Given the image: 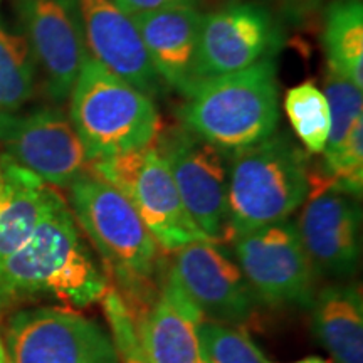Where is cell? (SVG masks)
Instances as JSON below:
<instances>
[{
    "label": "cell",
    "instance_id": "obj_7",
    "mask_svg": "<svg viewBox=\"0 0 363 363\" xmlns=\"http://www.w3.org/2000/svg\"><path fill=\"white\" fill-rule=\"evenodd\" d=\"M249 288L269 306H310L315 276L296 224L289 219L259 227L230 242Z\"/></svg>",
    "mask_w": 363,
    "mask_h": 363
},
{
    "label": "cell",
    "instance_id": "obj_15",
    "mask_svg": "<svg viewBox=\"0 0 363 363\" xmlns=\"http://www.w3.org/2000/svg\"><path fill=\"white\" fill-rule=\"evenodd\" d=\"M86 52L91 59L150 98L163 91L133 17L115 0H78Z\"/></svg>",
    "mask_w": 363,
    "mask_h": 363
},
{
    "label": "cell",
    "instance_id": "obj_10",
    "mask_svg": "<svg viewBox=\"0 0 363 363\" xmlns=\"http://www.w3.org/2000/svg\"><path fill=\"white\" fill-rule=\"evenodd\" d=\"M155 147L194 224L212 242H225L229 155L182 125L160 131Z\"/></svg>",
    "mask_w": 363,
    "mask_h": 363
},
{
    "label": "cell",
    "instance_id": "obj_28",
    "mask_svg": "<svg viewBox=\"0 0 363 363\" xmlns=\"http://www.w3.org/2000/svg\"><path fill=\"white\" fill-rule=\"evenodd\" d=\"M0 363H12L11 358H9L6 343H4L2 338H0Z\"/></svg>",
    "mask_w": 363,
    "mask_h": 363
},
{
    "label": "cell",
    "instance_id": "obj_9",
    "mask_svg": "<svg viewBox=\"0 0 363 363\" xmlns=\"http://www.w3.org/2000/svg\"><path fill=\"white\" fill-rule=\"evenodd\" d=\"M0 153L52 187L67 189L91 167L69 116L59 108L0 113Z\"/></svg>",
    "mask_w": 363,
    "mask_h": 363
},
{
    "label": "cell",
    "instance_id": "obj_21",
    "mask_svg": "<svg viewBox=\"0 0 363 363\" xmlns=\"http://www.w3.org/2000/svg\"><path fill=\"white\" fill-rule=\"evenodd\" d=\"M38 65L22 34L0 21V113H16L34 96Z\"/></svg>",
    "mask_w": 363,
    "mask_h": 363
},
{
    "label": "cell",
    "instance_id": "obj_4",
    "mask_svg": "<svg viewBox=\"0 0 363 363\" xmlns=\"http://www.w3.org/2000/svg\"><path fill=\"white\" fill-rule=\"evenodd\" d=\"M225 242L259 227L286 220L311 192L306 155L288 135L229 155Z\"/></svg>",
    "mask_w": 363,
    "mask_h": 363
},
{
    "label": "cell",
    "instance_id": "obj_13",
    "mask_svg": "<svg viewBox=\"0 0 363 363\" xmlns=\"http://www.w3.org/2000/svg\"><path fill=\"white\" fill-rule=\"evenodd\" d=\"M174 254L170 274L203 318L234 326L251 321L256 298L238 262L219 244L195 240Z\"/></svg>",
    "mask_w": 363,
    "mask_h": 363
},
{
    "label": "cell",
    "instance_id": "obj_6",
    "mask_svg": "<svg viewBox=\"0 0 363 363\" xmlns=\"http://www.w3.org/2000/svg\"><path fill=\"white\" fill-rule=\"evenodd\" d=\"M89 172L128 199L160 251L174 254L195 240H208L185 211L155 143L91 162Z\"/></svg>",
    "mask_w": 363,
    "mask_h": 363
},
{
    "label": "cell",
    "instance_id": "obj_11",
    "mask_svg": "<svg viewBox=\"0 0 363 363\" xmlns=\"http://www.w3.org/2000/svg\"><path fill=\"white\" fill-rule=\"evenodd\" d=\"M283 33L269 9L251 0H230L203 13L197 79L246 69L278 52Z\"/></svg>",
    "mask_w": 363,
    "mask_h": 363
},
{
    "label": "cell",
    "instance_id": "obj_18",
    "mask_svg": "<svg viewBox=\"0 0 363 363\" xmlns=\"http://www.w3.org/2000/svg\"><path fill=\"white\" fill-rule=\"evenodd\" d=\"M61 195L0 153V262L33 234Z\"/></svg>",
    "mask_w": 363,
    "mask_h": 363
},
{
    "label": "cell",
    "instance_id": "obj_22",
    "mask_svg": "<svg viewBox=\"0 0 363 363\" xmlns=\"http://www.w3.org/2000/svg\"><path fill=\"white\" fill-rule=\"evenodd\" d=\"M283 108L294 135L305 145L306 152L321 155L328 143L331 128L330 104L323 89L313 81L294 86L286 91Z\"/></svg>",
    "mask_w": 363,
    "mask_h": 363
},
{
    "label": "cell",
    "instance_id": "obj_19",
    "mask_svg": "<svg viewBox=\"0 0 363 363\" xmlns=\"http://www.w3.org/2000/svg\"><path fill=\"white\" fill-rule=\"evenodd\" d=\"M313 330L335 363H363V298L360 286L333 284L311 303Z\"/></svg>",
    "mask_w": 363,
    "mask_h": 363
},
{
    "label": "cell",
    "instance_id": "obj_29",
    "mask_svg": "<svg viewBox=\"0 0 363 363\" xmlns=\"http://www.w3.org/2000/svg\"><path fill=\"white\" fill-rule=\"evenodd\" d=\"M267 363H274V362L267 360ZM291 363H330V362H326V360H323V358H320V357H308V358H303V360L291 362Z\"/></svg>",
    "mask_w": 363,
    "mask_h": 363
},
{
    "label": "cell",
    "instance_id": "obj_25",
    "mask_svg": "<svg viewBox=\"0 0 363 363\" xmlns=\"http://www.w3.org/2000/svg\"><path fill=\"white\" fill-rule=\"evenodd\" d=\"M323 84V93L328 99L331 115L328 143L325 152L321 153L325 160L338 152L355 121L363 118V89L357 88L352 81L330 69H326Z\"/></svg>",
    "mask_w": 363,
    "mask_h": 363
},
{
    "label": "cell",
    "instance_id": "obj_17",
    "mask_svg": "<svg viewBox=\"0 0 363 363\" xmlns=\"http://www.w3.org/2000/svg\"><path fill=\"white\" fill-rule=\"evenodd\" d=\"M203 13L182 6L133 17L153 67L163 84L187 96L199 83L197 56Z\"/></svg>",
    "mask_w": 363,
    "mask_h": 363
},
{
    "label": "cell",
    "instance_id": "obj_2",
    "mask_svg": "<svg viewBox=\"0 0 363 363\" xmlns=\"http://www.w3.org/2000/svg\"><path fill=\"white\" fill-rule=\"evenodd\" d=\"M76 224L88 235L131 313L155 296L158 246L120 190L94 174L67 187Z\"/></svg>",
    "mask_w": 363,
    "mask_h": 363
},
{
    "label": "cell",
    "instance_id": "obj_24",
    "mask_svg": "<svg viewBox=\"0 0 363 363\" xmlns=\"http://www.w3.org/2000/svg\"><path fill=\"white\" fill-rule=\"evenodd\" d=\"M199 340L203 363H267L259 347L239 326L203 318Z\"/></svg>",
    "mask_w": 363,
    "mask_h": 363
},
{
    "label": "cell",
    "instance_id": "obj_3",
    "mask_svg": "<svg viewBox=\"0 0 363 363\" xmlns=\"http://www.w3.org/2000/svg\"><path fill=\"white\" fill-rule=\"evenodd\" d=\"M179 120L185 130L225 155L269 138L279 123L274 57L197 83L185 96Z\"/></svg>",
    "mask_w": 363,
    "mask_h": 363
},
{
    "label": "cell",
    "instance_id": "obj_8",
    "mask_svg": "<svg viewBox=\"0 0 363 363\" xmlns=\"http://www.w3.org/2000/svg\"><path fill=\"white\" fill-rule=\"evenodd\" d=\"M6 348L12 363H120L101 325L62 308L17 311L7 325Z\"/></svg>",
    "mask_w": 363,
    "mask_h": 363
},
{
    "label": "cell",
    "instance_id": "obj_27",
    "mask_svg": "<svg viewBox=\"0 0 363 363\" xmlns=\"http://www.w3.org/2000/svg\"><path fill=\"white\" fill-rule=\"evenodd\" d=\"M199 0H115V4L130 17L145 16V13L160 12L165 9L182 6H197Z\"/></svg>",
    "mask_w": 363,
    "mask_h": 363
},
{
    "label": "cell",
    "instance_id": "obj_26",
    "mask_svg": "<svg viewBox=\"0 0 363 363\" xmlns=\"http://www.w3.org/2000/svg\"><path fill=\"white\" fill-rule=\"evenodd\" d=\"M101 301L120 363H148L142 345H140L138 333H136L135 318L120 293L116 289L108 288Z\"/></svg>",
    "mask_w": 363,
    "mask_h": 363
},
{
    "label": "cell",
    "instance_id": "obj_16",
    "mask_svg": "<svg viewBox=\"0 0 363 363\" xmlns=\"http://www.w3.org/2000/svg\"><path fill=\"white\" fill-rule=\"evenodd\" d=\"M135 318L148 363H203L199 325L203 315L167 269L155 296Z\"/></svg>",
    "mask_w": 363,
    "mask_h": 363
},
{
    "label": "cell",
    "instance_id": "obj_12",
    "mask_svg": "<svg viewBox=\"0 0 363 363\" xmlns=\"http://www.w3.org/2000/svg\"><path fill=\"white\" fill-rule=\"evenodd\" d=\"M16 12L49 98L66 101L88 57L78 0H16Z\"/></svg>",
    "mask_w": 363,
    "mask_h": 363
},
{
    "label": "cell",
    "instance_id": "obj_5",
    "mask_svg": "<svg viewBox=\"0 0 363 363\" xmlns=\"http://www.w3.org/2000/svg\"><path fill=\"white\" fill-rule=\"evenodd\" d=\"M67 116L91 162L150 147L160 133L153 98L89 56L71 89Z\"/></svg>",
    "mask_w": 363,
    "mask_h": 363
},
{
    "label": "cell",
    "instance_id": "obj_1",
    "mask_svg": "<svg viewBox=\"0 0 363 363\" xmlns=\"http://www.w3.org/2000/svg\"><path fill=\"white\" fill-rule=\"evenodd\" d=\"M108 288V276L91 256L61 197L26 242L0 262V318L39 299L86 308L101 301Z\"/></svg>",
    "mask_w": 363,
    "mask_h": 363
},
{
    "label": "cell",
    "instance_id": "obj_30",
    "mask_svg": "<svg viewBox=\"0 0 363 363\" xmlns=\"http://www.w3.org/2000/svg\"><path fill=\"white\" fill-rule=\"evenodd\" d=\"M271 2H278V4H284V6H289V4H293L296 2V0H271Z\"/></svg>",
    "mask_w": 363,
    "mask_h": 363
},
{
    "label": "cell",
    "instance_id": "obj_20",
    "mask_svg": "<svg viewBox=\"0 0 363 363\" xmlns=\"http://www.w3.org/2000/svg\"><path fill=\"white\" fill-rule=\"evenodd\" d=\"M326 69L363 89V2L333 0L325 11L323 35Z\"/></svg>",
    "mask_w": 363,
    "mask_h": 363
},
{
    "label": "cell",
    "instance_id": "obj_23",
    "mask_svg": "<svg viewBox=\"0 0 363 363\" xmlns=\"http://www.w3.org/2000/svg\"><path fill=\"white\" fill-rule=\"evenodd\" d=\"M321 189H335L358 201L362 199L363 118L355 121L338 152L333 157L325 158L318 179H311V192Z\"/></svg>",
    "mask_w": 363,
    "mask_h": 363
},
{
    "label": "cell",
    "instance_id": "obj_14",
    "mask_svg": "<svg viewBox=\"0 0 363 363\" xmlns=\"http://www.w3.org/2000/svg\"><path fill=\"white\" fill-rule=\"evenodd\" d=\"M296 229L315 272L338 279L355 274L362 254L358 199L335 189L313 190Z\"/></svg>",
    "mask_w": 363,
    "mask_h": 363
}]
</instances>
